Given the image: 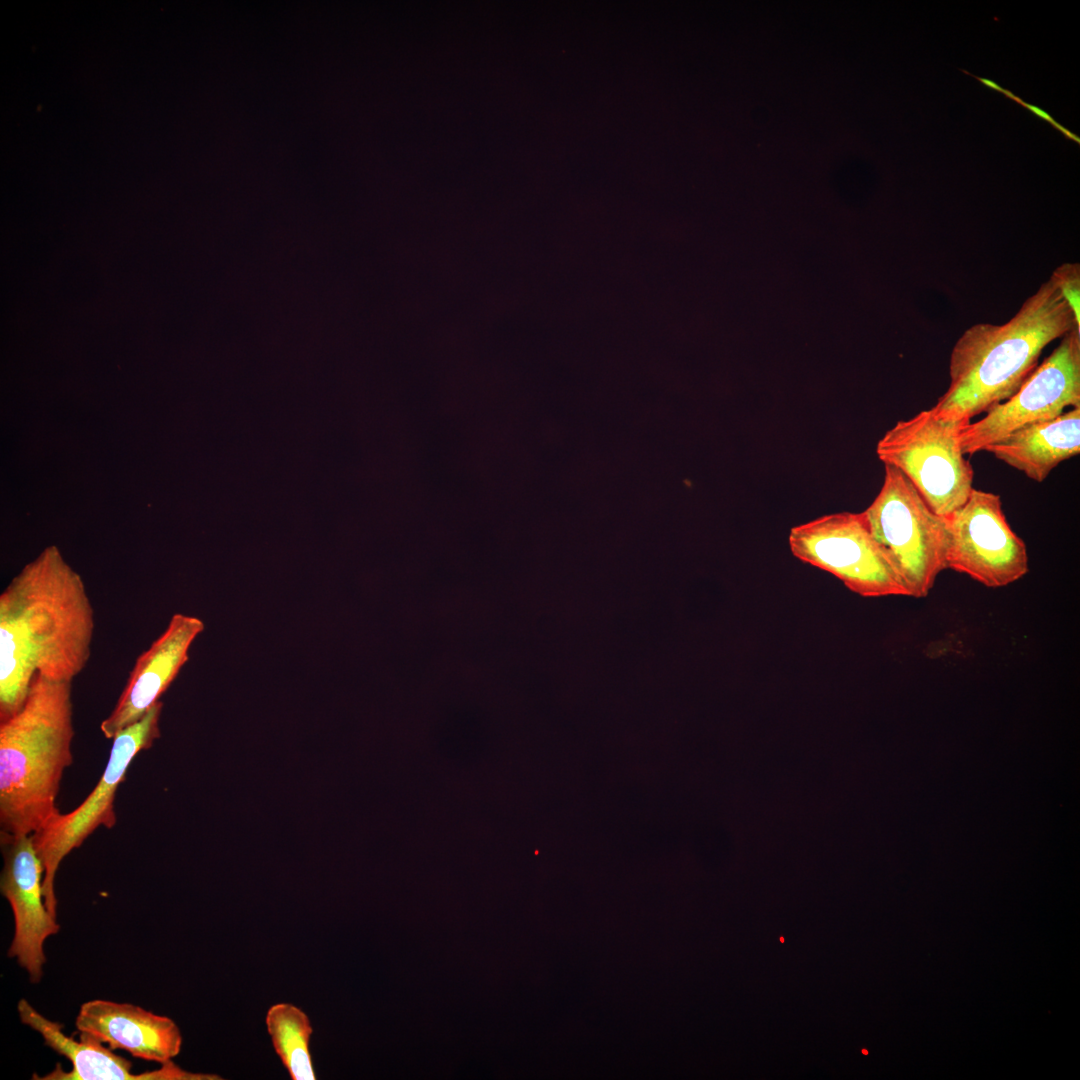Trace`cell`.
Masks as SVG:
<instances>
[{"label": "cell", "instance_id": "cell-1", "mask_svg": "<svg viewBox=\"0 0 1080 1080\" xmlns=\"http://www.w3.org/2000/svg\"><path fill=\"white\" fill-rule=\"evenodd\" d=\"M94 627L85 583L47 548L0 595V721L21 709L37 674L72 682L81 673Z\"/></svg>", "mask_w": 1080, "mask_h": 1080}, {"label": "cell", "instance_id": "cell-2", "mask_svg": "<svg viewBox=\"0 0 1080 1080\" xmlns=\"http://www.w3.org/2000/svg\"><path fill=\"white\" fill-rule=\"evenodd\" d=\"M1074 327L1080 330L1048 279L1008 322L978 323L964 331L950 355V384L930 409L940 419L969 423L1015 394L1043 349Z\"/></svg>", "mask_w": 1080, "mask_h": 1080}, {"label": "cell", "instance_id": "cell-3", "mask_svg": "<svg viewBox=\"0 0 1080 1080\" xmlns=\"http://www.w3.org/2000/svg\"><path fill=\"white\" fill-rule=\"evenodd\" d=\"M71 682L37 674L24 705L0 721V826L31 835L58 809L64 769L72 763Z\"/></svg>", "mask_w": 1080, "mask_h": 1080}, {"label": "cell", "instance_id": "cell-4", "mask_svg": "<svg viewBox=\"0 0 1080 1080\" xmlns=\"http://www.w3.org/2000/svg\"><path fill=\"white\" fill-rule=\"evenodd\" d=\"M884 466L881 489L863 513L909 596L923 598L947 569V519L931 510L900 470Z\"/></svg>", "mask_w": 1080, "mask_h": 1080}, {"label": "cell", "instance_id": "cell-5", "mask_svg": "<svg viewBox=\"0 0 1080 1080\" xmlns=\"http://www.w3.org/2000/svg\"><path fill=\"white\" fill-rule=\"evenodd\" d=\"M966 424L940 419L927 409L898 421L876 446L884 465L900 470L944 518L960 508L973 489V467L960 443Z\"/></svg>", "mask_w": 1080, "mask_h": 1080}, {"label": "cell", "instance_id": "cell-6", "mask_svg": "<svg viewBox=\"0 0 1080 1080\" xmlns=\"http://www.w3.org/2000/svg\"><path fill=\"white\" fill-rule=\"evenodd\" d=\"M163 703L158 701L137 722L119 731L106 768L87 798L73 811H56L47 822L32 834L36 853L43 867L42 889L45 905L56 918L57 899L55 875L64 857L78 848L99 826L112 828L117 821L114 800L117 789L125 780L134 757L148 749L159 738V719Z\"/></svg>", "mask_w": 1080, "mask_h": 1080}, {"label": "cell", "instance_id": "cell-7", "mask_svg": "<svg viewBox=\"0 0 1080 1080\" xmlns=\"http://www.w3.org/2000/svg\"><path fill=\"white\" fill-rule=\"evenodd\" d=\"M788 543L794 557L833 574L862 597L909 596L863 511L831 513L794 526Z\"/></svg>", "mask_w": 1080, "mask_h": 1080}, {"label": "cell", "instance_id": "cell-8", "mask_svg": "<svg viewBox=\"0 0 1080 1080\" xmlns=\"http://www.w3.org/2000/svg\"><path fill=\"white\" fill-rule=\"evenodd\" d=\"M1080 407V330L1071 329L1015 394L995 405L960 434L964 455H974L1026 425Z\"/></svg>", "mask_w": 1080, "mask_h": 1080}, {"label": "cell", "instance_id": "cell-9", "mask_svg": "<svg viewBox=\"0 0 1080 1080\" xmlns=\"http://www.w3.org/2000/svg\"><path fill=\"white\" fill-rule=\"evenodd\" d=\"M947 519V568L989 588L1012 584L1029 571L1027 548L1012 530L999 495L972 489Z\"/></svg>", "mask_w": 1080, "mask_h": 1080}, {"label": "cell", "instance_id": "cell-10", "mask_svg": "<svg viewBox=\"0 0 1080 1080\" xmlns=\"http://www.w3.org/2000/svg\"><path fill=\"white\" fill-rule=\"evenodd\" d=\"M4 866L1 873V894L9 902L14 916V936L8 956L29 974L30 981L39 982L46 963L45 940L60 930L48 911L42 889L43 867L31 835H10L1 832Z\"/></svg>", "mask_w": 1080, "mask_h": 1080}, {"label": "cell", "instance_id": "cell-11", "mask_svg": "<svg viewBox=\"0 0 1080 1080\" xmlns=\"http://www.w3.org/2000/svg\"><path fill=\"white\" fill-rule=\"evenodd\" d=\"M197 617L174 614L162 634L136 659L126 685L100 729L113 739L125 727L137 722L154 706L188 661V651L204 630Z\"/></svg>", "mask_w": 1080, "mask_h": 1080}, {"label": "cell", "instance_id": "cell-12", "mask_svg": "<svg viewBox=\"0 0 1080 1080\" xmlns=\"http://www.w3.org/2000/svg\"><path fill=\"white\" fill-rule=\"evenodd\" d=\"M17 1010L21 1022L37 1031L45 1045L66 1057L72 1069L65 1071L58 1063L48 1074L37 1080H215L221 1077L212 1074L192 1073L183 1070L172 1061L162 1067L140 1074L132 1073L133 1064L102 1045L100 1041L86 1034H80V1041H75L63 1033V1025L47 1019L35 1010L26 999L18 1002Z\"/></svg>", "mask_w": 1080, "mask_h": 1080}, {"label": "cell", "instance_id": "cell-13", "mask_svg": "<svg viewBox=\"0 0 1080 1080\" xmlns=\"http://www.w3.org/2000/svg\"><path fill=\"white\" fill-rule=\"evenodd\" d=\"M75 1026L111 1050L122 1049L136 1058L165 1064L182 1047V1035L169 1017L130 1003L95 999L81 1005Z\"/></svg>", "mask_w": 1080, "mask_h": 1080}, {"label": "cell", "instance_id": "cell-14", "mask_svg": "<svg viewBox=\"0 0 1080 1080\" xmlns=\"http://www.w3.org/2000/svg\"><path fill=\"white\" fill-rule=\"evenodd\" d=\"M985 451L1042 482L1059 463L1080 453V407L1021 427Z\"/></svg>", "mask_w": 1080, "mask_h": 1080}, {"label": "cell", "instance_id": "cell-15", "mask_svg": "<svg viewBox=\"0 0 1080 1080\" xmlns=\"http://www.w3.org/2000/svg\"><path fill=\"white\" fill-rule=\"evenodd\" d=\"M265 1023L273 1047L292 1080H315L310 1038L312 1026L309 1017L290 1003L272 1005Z\"/></svg>", "mask_w": 1080, "mask_h": 1080}, {"label": "cell", "instance_id": "cell-16", "mask_svg": "<svg viewBox=\"0 0 1080 1080\" xmlns=\"http://www.w3.org/2000/svg\"><path fill=\"white\" fill-rule=\"evenodd\" d=\"M1049 281L1067 302L1077 325L1080 326V263L1065 262L1059 265L1052 272Z\"/></svg>", "mask_w": 1080, "mask_h": 1080}, {"label": "cell", "instance_id": "cell-17", "mask_svg": "<svg viewBox=\"0 0 1080 1080\" xmlns=\"http://www.w3.org/2000/svg\"><path fill=\"white\" fill-rule=\"evenodd\" d=\"M998 91L1003 93L1004 95H1006L1007 97H1009L1010 99L1015 101L1016 103L1021 104L1022 106H1024L1026 109H1028L1030 112H1032L1033 114H1035L1039 118L1049 122L1054 128L1059 130L1068 139L1075 141L1077 144H1080V138L1076 134L1072 133L1071 131L1064 128L1062 125H1060L1058 122H1056L1053 119V117L1049 113L1044 111L1043 109H1041V108H1039L1037 106H1034L1032 104H1029L1027 102H1024L1021 98L1015 96L1011 91H1009L1007 89H1004V88L1000 87Z\"/></svg>", "mask_w": 1080, "mask_h": 1080}]
</instances>
